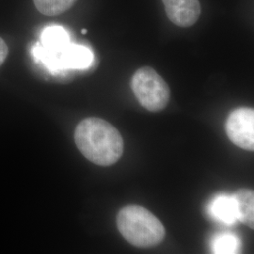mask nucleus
<instances>
[{"instance_id":"f257e3e1","label":"nucleus","mask_w":254,"mask_h":254,"mask_svg":"<svg viewBox=\"0 0 254 254\" xmlns=\"http://www.w3.org/2000/svg\"><path fill=\"white\" fill-rule=\"evenodd\" d=\"M81 154L92 163L108 167L116 163L124 153V139L109 122L90 117L81 121L74 132Z\"/></svg>"},{"instance_id":"f03ea898","label":"nucleus","mask_w":254,"mask_h":254,"mask_svg":"<svg viewBox=\"0 0 254 254\" xmlns=\"http://www.w3.org/2000/svg\"><path fill=\"white\" fill-rule=\"evenodd\" d=\"M121 235L138 248L158 245L166 231L161 221L149 210L139 205H127L120 210L116 219Z\"/></svg>"},{"instance_id":"7ed1b4c3","label":"nucleus","mask_w":254,"mask_h":254,"mask_svg":"<svg viewBox=\"0 0 254 254\" xmlns=\"http://www.w3.org/2000/svg\"><path fill=\"white\" fill-rule=\"evenodd\" d=\"M131 87L140 105L149 111H161L169 103L170 88L151 67L138 69L132 77Z\"/></svg>"},{"instance_id":"20e7f679","label":"nucleus","mask_w":254,"mask_h":254,"mask_svg":"<svg viewBox=\"0 0 254 254\" xmlns=\"http://www.w3.org/2000/svg\"><path fill=\"white\" fill-rule=\"evenodd\" d=\"M226 133L235 145L249 151H254V110L240 108L234 110L226 122Z\"/></svg>"},{"instance_id":"39448f33","label":"nucleus","mask_w":254,"mask_h":254,"mask_svg":"<svg viewBox=\"0 0 254 254\" xmlns=\"http://www.w3.org/2000/svg\"><path fill=\"white\" fill-rule=\"evenodd\" d=\"M168 18L174 25L189 27L197 23L200 18L199 0H162Z\"/></svg>"},{"instance_id":"423d86ee","label":"nucleus","mask_w":254,"mask_h":254,"mask_svg":"<svg viewBox=\"0 0 254 254\" xmlns=\"http://www.w3.org/2000/svg\"><path fill=\"white\" fill-rule=\"evenodd\" d=\"M60 57L64 71L87 69L92 64L94 59L90 48L72 43H70L60 53Z\"/></svg>"},{"instance_id":"0eeeda50","label":"nucleus","mask_w":254,"mask_h":254,"mask_svg":"<svg viewBox=\"0 0 254 254\" xmlns=\"http://www.w3.org/2000/svg\"><path fill=\"white\" fill-rule=\"evenodd\" d=\"M212 216L225 224H234L237 220L236 200L234 196L221 195L212 201L210 205Z\"/></svg>"},{"instance_id":"6e6552de","label":"nucleus","mask_w":254,"mask_h":254,"mask_svg":"<svg viewBox=\"0 0 254 254\" xmlns=\"http://www.w3.org/2000/svg\"><path fill=\"white\" fill-rule=\"evenodd\" d=\"M237 220L251 229L254 228V194L251 190H239L234 195Z\"/></svg>"},{"instance_id":"1a4fd4ad","label":"nucleus","mask_w":254,"mask_h":254,"mask_svg":"<svg viewBox=\"0 0 254 254\" xmlns=\"http://www.w3.org/2000/svg\"><path fill=\"white\" fill-rule=\"evenodd\" d=\"M70 43V36L64 27L51 26L42 32L40 44L50 51L61 53Z\"/></svg>"},{"instance_id":"9d476101","label":"nucleus","mask_w":254,"mask_h":254,"mask_svg":"<svg viewBox=\"0 0 254 254\" xmlns=\"http://www.w3.org/2000/svg\"><path fill=\"white\" fill-rule=\"evenodd\" d=\"M32 56L34 57L37 63L44 64L47 71L52 74L64 72V66L61 61L60 53L50 51L46 47L42 46L40 43H37L32 47Z\"/></svg>"},{"instance_id":"9b49d317","label":"nucleus","mask_w":254,"mask_h":254,"mask_svg":"<svg viewBox=\"0 0 254 254\" xmlns=\"http://www.w3.org/2000/svg\"><path fill=\"white\" fill-rule=\"evenodd\" d=\"M77 0H33L36 9L47 16H56L71 9Z\"/></svg>"},{"instance_id":"f8f14e48","label":"nucleus","mask_w":254,"mask_h":254,"mask_svg":"<svg viewBox=\"0 0 254 254\" xmlns=\"http://www.w3.org/2000/svg\"><path fill=\"white\" fill-rule=\"evenodd\" d=\"M240 240L233 234H219L212 241L213 253L217 254H237L240 249Z\"/></svg>"},{"instance_id":"ddd939ff","label":"nucleus","mask_w":254,"mask_h":254,"mask_svg":"<svg viewBox=\"0 0 254 254\" xmlns=\"http://www.w3.org/2000/svg\"><path fill=\"white\" fill-rule=\"evenodd\" d=\"M9 54V48L5 41L0 37V66L6 61Z\"/></svg>"},{"instance_id":"4468645a","label":"nucleus","mask_w":254,"mask_h":254,"mask_svg":"<svg viewBox=\"0 0 254 254\" xmlns=\"http://www.w3.org/2000/svg\"><path fill=\"white\" fill-rule=\"evenodd\" d=\"M86 32H87L86 29H83V30H82V33H86Z\"/></svg>"}]
</instances>
